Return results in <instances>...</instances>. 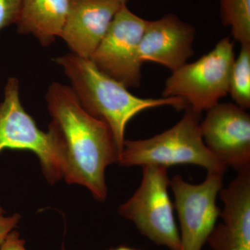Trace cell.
<instances>
[{"label":"cell","instance_id":"cell-1","mask_svg":"<svg viewBox=\"0 0 250 250\" xmlns=\"http://www.w3.org/2000/svg\"><path fill=\"white\" fill-rule=\"evenodd\" d=\"M45 100L65 145L63 179L67 184L86 187L95 200L104 201L107 197L105 170L118 163L121 154L111 129L85 111L70 86L51 83Z\"/></svg>","mask_w":250,"mask_h":250},{"label":"cell","instance_id":"cell-2","mask_svg":"<svg viewBox=\"0 0 250 250\" xmlns=\"http://www.w3.org/2000/svg\"><path fill=\"white\" fill-rule=\"evenodd\" d=\"M54 62L63 70L70 88L85 111L107 125L120 153L126 141V125L136 115L163 106L186 108L185 102L180 98L146 99L133 95L125 85L100 71L89 59L70 52Z\"/></svg>","mask_w":250,"mask_h":250},{"label":"cell","instance_id":"cell-3","mask_svg":"<svg viewBox=\"0 0 250 250\" xmlns=\"http://www.w3.org/2000/svg\"><path fill=\"white\" fill-rule=\"evenodd\" d=\"M184 116L172 128L145 140L125 141L118 163L122 166H170L191 164L208 172H226L227 167L210 152L202 139V113L186 108Z\"/></svg>","mask_w":250,"mask_h":250},{"label":"cell","instance_id":"cell-4","mask_svg":"<svg viewBox=\"0 0 250 250\" xmlns=\"http://www.w3.org/2000/svg\"><path fill=\"white\" fill-rule=\"evenodd\" d=\"M4 149L34 153L49 183L63 179L66 162L62 135L52 121L47 132L38 127L22 106L19 81L16 77L8 79L0 103V152ZM4 213L0 206V215Z\"/></svg>","mask_w":250,"mask_h":250},{"label":"cell","instance_id":"cell-5","mask_svg":"<svg viewBox=\"0 0 250 250\" xmlns=\"http://www.w3.org/2000/svg\"><path fill=\"white\" fill-rule=\"evenodd\" d=\"M234 60L233 42L223 38L208 54L172 72L163 97L182 98L186 108L199 113L208 111L229 93Z\"/></svg>","mask_w":250,"mask_h":250},{"label":"cell","instance_id":"cell-6","mask_svg":"<svg viewBox=\"0 0 250 250\" xmlns=\"http://www.w3.org/2000/svg\"><path fill=\"white\" fill-rule=\"evenodd\" d=\"M141 167V186L132 197L119 207L118 213L133 222L141 234L157 246L181 250L180 234L168 193V168L154 165Z\"/></svg>","mask_w":250,"mask_h":250},{"label":"cell","instance_id":"cell-7","mask_svg":"<svg viewBox=\"0 0 250 250\" xmlns=\"http://www.w3.org/2000/svg\"><path fill=\"white\" fill-rule=\"evenodd\" d=\"M147 21L123 4L89 59L100 71L128 88L141 84L139 49Z\"/></svg>","mask_w":250,"mask_h":250},{"label":"cell","instance_id":"cell-8","mask_svg":"<svg viewBox=\"0 0 250 250\" xmlns=\"http://www.w3.org/2000/svg\"><path fill=\"white\" fill-rule=\"evenodd\" d=\"M225 173L208 172L200 184L188 183L179 174L171 179L180 224L181 250H202L207 243L220 217L216 198L223 188Z\"/></svg>","mask_w":250,"mask_h":250},{"label":"cell","instance_id":"cell-9","mask_svg":"<svg viewBox=\"0 0 250 250\" xmlns=\"http://www.w3.org/2000/svg\"><path fill=\"white\" fill-rule=\"evenodd\" d=\"M202 139L225 167L240 171L250 166V116L231 103L218 104L200 123Z\"/></svg>","mask_w":250,"mask_h":250},{"label":"cell","instance_id":"cell-10","mask_svg":"<svg viewBox=\"0 0 250 250\" xmlns=\"http://www.w3.org/2000/svg\"><path fill=\"white\" fill-rule=\"evenodd\" d=\"M220 195L223 222L215 225L207 242L213 250H250V166L238 171Z\"/></svg>","mask_w":250,"mask_h":250},{"label":"cell","instance_id":"cell-11","mask_svg":"<svg viewBox=\"0 0 250 250\" xmlns=\"http://www.w3.org/2000/svg\"><path fill=\"white\" fill-rule=\"evenodd\" d=\"M195 36L191 24L175 15L147 21L140 44L141 62H156L173 72L193 56Z\"/></svg>","mask_w":250,"mask_h":250},{"label":"cell","instance_id":"cell-12","mask_svg":"<svg viewBox=\"0 0 250 250\" xmlns=\"http://www.w3.org/2000/svg\"><path fill=\"white\" fill-rule=\"evenodd\" d=\"M123 5L116 0H70L61 38L71 53L90 59Z\"/></svg>","mask_w":250,"mask_h":250},{"label":"cell","instance_id":"cell-13","mask_svg":"<svg viewBox=\"0 0 250 250\" xmlns=\"http://www.w3.org/2000/svg\"><path fill=\"white\" fill-rule=\"evenodd\" d=\"M70 0H23L16 24L19 34L35 37L48 46L61 38L69 11Z\"/></svg>","mask_w":250,"mask_h":250},{"label":"cell","instance_id":"cell-14","mask_svg":"<svg viewBox=\"0 0 250 250\" xmlns=\"http://www.w3.org/2000/svg\"><path fill=\"white\" fill-rule=\"evenodd\" d=\"M220 14L235 40L241 45L250 43V0H220Z\"/></svg>","mask_w":250,"mask_h":250},{"label":"cell","instance_id":"cell-15","mask_svg":"<svg viewBox=\"0 0 250 250\" xmlns=\"http://www.w3.org/2000/svg\"><path fill=\"white\" fill-rule=\"evenodd\" d=\"M229 93L233 101L245 110L250 107V43L241 45L233 62L230 75Z\"/></svg>","mask_w":250,"mask_h":250},{"label":"cell","instance_id":"cell-16","mask_svg":"<svg viewBox=\"0 0 250 250\" xmlns=\"http://www.w3.org/2000/svg\"><path fill=\"white\" fill-rule=\"evenodd\" d=\"M23 0H0V31L16 24Z\"/></svg>","mask_w":250,"mask_h":250},{"label":"cell","instance_id":"cell-17","mask_svg":"<svg viewBox=\"0 0 250 250\" xmlns=\"http://www.w3.org/2000/svg\"><path fill=\"white\" fill-rule=\"evenodd\" d=\"M20 219L21 215L18 213L8 217L0 215V245L4 241L8 234L17 226Z\"/></svg>","mask_w":250,"mask_h":250},{"label":"cell","instance_id":"cell-18","mask_svg":"<svg viewBox=\"0 0 250 250\" xmlns=\"http://www.w3.org/2000/svg\"><path fill=\"white\" fill-rule=\"evenodd\" d=\"M0 250H27L25 241L20 237L17 231H11L0 245Z\"/></svg>","mask_w":250,"mask_h":250},{"label":"cell","instance_id":"cell-19","mask_svg":"<svg viewBox=\"0 0 250 250\" xmlns=\"http://www.w3.org/2000/svg\"><path fill=\"white\" fill-rule=\"evenodd\" d=\"M62 250H65L64 247H62ZM110 250H142L139 249H136V248H130V247L127 246H121L118 247L117 248H113V249H111Z\"/></svg>","mask_w":250,"mask_h":250},{"label":"cell","instance_id":"cell-20","mask_svg":"<svg viewBox=\"0 0 250 250\" xmlns=\"http://www.w3.org/2000/svg\"><path fill=\"white\" fill-rule=\"evenodd\" d=\"M116 1H119L120 3L123 4H126L129 0H116Z\"/></svg>","mask_w":250,"mask_h":250}]
</instances>
